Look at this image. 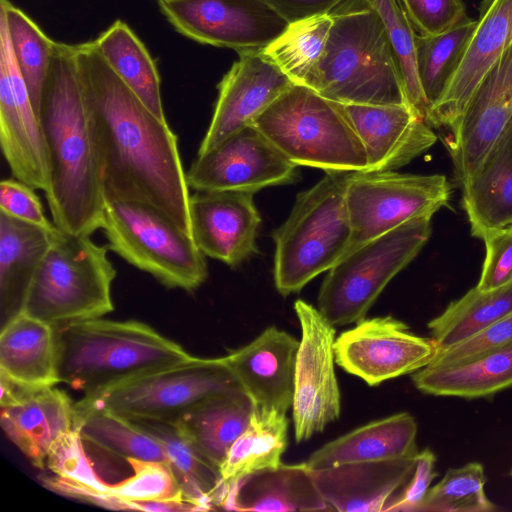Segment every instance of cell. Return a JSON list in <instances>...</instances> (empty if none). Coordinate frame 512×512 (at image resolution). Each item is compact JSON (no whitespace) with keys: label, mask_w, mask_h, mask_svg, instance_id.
Returning a JSON list of instances; mask_svg holds the SVG:
<instances>
[{"label":"cell","mask_w":512,"mask_h":512,"mask_svg":"<svg viewBox=\"0 0 512 512\" xmlns=\"http://www.w3.org/2000/svg\"><path fill=\"white\" fill-rule=\"evenodd\" d=\"M105 200L149 205L192 236L178 138L110 68L94 41L74 45Z\"/></svg>","instance_id":"obj_1"},{"label":"cell","mask_w":512,"mask_h":512,"mask_svg":"<svg viewBox=\"0 0 512 512\" xmlns=\"http://www.w3.org/2000/svg\"><path fill=\"white\" fill-rule=\"evenodd\" d=\"M38 120L49 169L44 192L53 223L76 235L100 229L105 203L74 45L56 42Z\"/></svg>","instance_id":"obj_2"},{"label":"cell","mask_w":512,"mask_h":512,"mask_svg":"<svg viewBox=\"0 0 512 512\" xmlns=\"http://www.w3.org/2000/svg\"><path fill=\"white\" fill-rule=\"evenodd\" d=\"M55 335L59 382L83 397L193 357L138 321L89 319L56 328Z\"/></svg>","instance_id":"obj_3"},{"label":"cell","mask_w":512,"mask_h":512,"mask_svg":"<svg viewBox=\"0 0 512 512\" xmlns=\"http://www.w3.org/2000/svg\"><path fill=\"white\" fill-rule=\"evenodd\" d=\"M330 15L323 54L304 85L342 104H408L376 10L367 0H346Z\"/></svg>","instance_id":"obj_4"},{"label":"cell","mask_w":512,"mask_h":512,"mask_svg":"<svg viewBox=\"0 0 512 512\" xmlns=\"http://www.w3.org/2000/svg\"><path fill=\"white\" fill-rule=\"evenodd\" d=\"M291 163L327 172L366 171L364 145L342 103L293 83L251 123Z\"/></svg>","instance_id":"obj_5"},{"label":"cell","mask_w":512,"mask_h":512,"mask_svg":"<svg viewBox=\"0 0 512 512\" xmlns=\"http://www.w3.org/2000/svg\"><path fill=\"white\" fill-rule=\"evenodd\" d=\"M350 172H327L299 193L286 221L273 232L274 282L282 296L300 291L347 252L352 228L346 203Z\"/></svg>","instance_id":"obj_6"},{"label":"cell","mask_w":512,"mask_h":512,"mask_svg":"<svg viewBox=\"0 0 512 512\" xmlns=\"http://www.w3.org/2000/svg\"><path fill=\"white\" fill-rule=\"evenodd\" d=\"M108 246L88 235L55 228L51 245L28 290L22 313L53 328L102 318L114 310L116 269Z\"/></svg>","instance_id":"obj_7"},{"label":"cell","mask_w":512,"mask_h":512,"mask_svg":"<svg viewBox=\"0 0 512 512\" xmlns=\"http://www.w3.org/2000/svg\"><path fill=\"white\" fill-rule=\"evenodd\" d=\"M100 229L109 250L167 288L193 292L208 277L205 255L192 236L149 205L105 200Z\"/></svg>","instance_id":"obj_8"},{"label":"cell","mask_w":512,"mask_h":512,"mask_svg":"<svg viewBox=\"0 0 512 512\" xmlns=\"http://www.w3.org/2000/svg\"><path fill=\"white\" fill-rule=\"evenodd\" d=\"M431 218L410 220L344 255L322 282L317 300L320 313L333 326L365 318L391 279L428 241Z\"/></svg>","instance_id":"obj_9"},{"label":"cell","mask_w":512,"mask_h":512,"mask_svg":"<svg viewBox=\"0 0 512 512\" xmlns=\"http://www.w3.org/2000/svg\"><path fill=\"white\" fill-rule=\"evenodd\" d=\"M241 387L221 358L192 357L80 400L130 420L175 421L205 398Z\"/></svg>","instance_id":"obj_10"},{"label":"cell","mask_w":512,"mask_h":512,"mask_svg":"<svg viewBox=\"0 0 512 512\" xmlns=\"http://www.w3.org/2000/svg\"><path fill=\"white\" fill-rule=\"evenodd\" d=\"M450 196L444 175L350 172L346 203L352 238L346 254L410 220L432 217L448 205Z\"/></svg>","instance_id":"obj_11"},{"label":"cell","mask_w":512,"mask_h":512,"mask_svg":"<svg viewBox=\"0 0 512 512\" xmlns=\"http://www.w3.org/2000/svg\"><path fill=\"white\" fill-rule=\"evenodd\" d=\"M294 309L301 326L292 405L294 435L299 443L338 419L341 397L334 369V326L304 300H297Z\"/></svg>","instance_id":"obj_12"},{"label":"cell","mask_w":512,"mask_h":512,"mask_svg":"<svg viewBox=\"0 0 512 512\" xmlns=\"http://www.w3.org/2000/svg\"><path fill=\"white\" fill-rule=\"evenodd\" d=\"M158 5L180 34L237 52L263 50L290 24L265 0H173Z\"/></svg>","instance_id":"obj_13"},{"label":"cell","mask_w":512,"mask_h":512,"mask_svg":"<svg viewBox=\"0 0 512 512\" xmlns=\"http://www.w3.org/2000/svg\"><path fill=\"white\" fill-rule=\"evenodd\" d=\"M439 347L431 337L414 334L392 316L361 319L335 339V362L346 372L376 386L426 367Z\"/></svg>","instance_id":"obj_14"},{"label":"cell","mask_w":512,"mask_h":512,"mask_svg":"<svg viewBox=\"0 0 512 512\" xmlns=\"http://www.w3.org/2000/svg\"><path fill=\"white\" fill-rule=\"evenodd\" d=\"M296 167L257 128L248 125L197 155L186 178L194 191L253 194L294 182Z\"/></svg>","instance_id":"obj_15"},{"label":"cell","mask_w":512,"mask_h":512,"mask_svg":"<svg viewBox=\"0 0 512 512\" xmlns=\"http://www.w3.org/2000/svg\"><path fill=\"white\" fill-rule=\"evenodd\" d=\"M0 143L14 178L44 192L49 169L39 120L0 14Z\"/></svg>","instance_id":"obj_16"},{"label":"cell","mask_w":512,"mask_h":512,"mask_svg":"<svg viewBox=\"0 0 512 512\" xmlns=\"http://www.w3.org/2000/svg\"><path fill=\"white\" fill-rule=\"evenodd\" d=\"M512 125V43L489 68L474 91L457 135L448 142L455 175L467 185Z\"/></svg>","instance_id":"obj_17"},{"label":"cell","mask_w":512,"mask_h":512,"mask_svg":"<svg viewBox=\"0 0 512 512\" xmlns=\"http://www.w3.org/2000/svg\"><path fill=\"white\" fill-rule=\"evenodd\" d=\"M238 54L239 59L218 84L213 115L197 155L251 125L258 115L293 84L263 50H246Z\"/></svg>","instance_id":"obj_18"},{"label":"cell","mask_w":512,"mask_h":512,"mask_svg":"<svg viewBox=\"0 0 512 512\" xmlns=\"http://www.w3.org/2000/svg\"><path fill=\"white\" fill-rule=\"evenodd\" d=\"M512 43V0H483L477 26L451 82L430 108L427 122L446 131L445 143L458 133L468 103L489 68Z\"/></svg>","instance_id":"obj_19"},{"label":"cell","mask_w":512,"mask_h":512,"mask_svg":"<svg viewBox=\"0 0 512 512\" xmlns=\"http://www.w3.org/2000/svg\"><path fill=\"white\" fill-rule=\"evenodd\" d=\"M252 195L238 191L190 194L192 238L205 256L236 267L258 252L261 216Z\"/></svg>","instance_id":"obj_20"},{"label":"cell","mask_w":512,"mask_h":512,"mask_svg":"<svg viewBox=\"0 0 512 512\" xmlns=\"http://www.w3.org/2000/svg\"><path fill=\"white\" fill-rule=\"evenodd\" d=\"M367 154L366 171H393L432 147L437 135L408 104H343Z\"/></svg>","instance_id":"obj_21"},{"label":"cell","mask_w":512,"mask_h":512,"mask_svg":"<svg viewBox=\"0 0 512 512\" xmlns=\"http://www.w3.org/2000/svg\"><path fill=\"white\" fill-rule=\"evenodd\" d=\"M300 342L274 326L224 360L256 407L286 413L293 405Z\"/></svg>","instance_id":"obj_22"},{"label":"cell","mask_w":512,"mask_h":512,"mask_svg":"<svg viewBox=\"0 0 512 512\" xmlns=\"http://www.w3.org/2000/svg\"><path fill=\"white\" fill-rule=\"evenodd\" d=\"M74 403L55 386H26L13 403L1 407V427L30 462L44 470L55 443L74 429Z\"/></svg>","instance_id":"obj_23"},{"label":"cell","mask_w":512,"mask_h":512,"mask_svg":"<svg viewBox=\"0 0 512 512\" xmlns=\"http://www.w3.org/2000/svg\"><path fill=\"white\" fill-rule=\"evenodd\" d=\"M415 457L346 463L312 469L314 482L333 510L380 512L410 479Z\"/></svg>","instance_id":"obj_24"},{"label":"cell","mask_w":512,"mask_h":512,"mask_svg":"<svg viewBox=\"0 0 512 512\" xmlns=\"http://www.w3.org/2000/svg\"><path fill=\"white\" fill-rule=\"evenodd\" d=\"M218 508L235 511H332L307 463L283 464L223 484Z\"/></svg>","instance_id":"obj_25"},{"label":"cell","mask_w":512,"mask_h":512,"mask_svg":"<svg viewBox=\"0 0 512 512\" xmlns=\"http://www.w3.org/2000/svg\"><path fill=\"white\" fill-rule=\"evenodd\" d=\"M56 226H38L0 212L1 327L22 313L36 272Z\"/></svg>","instance_id":"obj_26"},{"label":"cell","mask_w":512,"mask_h":512,"mask_svg":"<svg viewBox=\"0 0 512 512\" xmlns=\"http://www.w3.org/2000/svg\"><path fill=\"white\" fill-rule=\"evenodd\" d=\"M417 423L400 412L358 427L314 451L307 465L320 469L346 463L415 457Z\"/></svg>","instance_id":"obj_27"},{"label":"cell","mask_w":512,"mask_h":512,"mask_svg":"<svg viewBox=\"0 0 512 512\" xmlns=\"http://www.w3.org/2000/svg\"><path fill=\"white\" fill-rule=\"evenodd\" d=\"M254 409L248 394L235 387L210 395L172 422L219 469Z\"/></svg>","instance_id":"obj_28"},{"label":"cell","mask_w":512,"mask_h":512,"mask_svg":"<svg viewBox=\"0 0 512 512\" xmlns=\"http://www.w3.org/2000/svg\"><path fill=\"white\" fill-rule=\"evenodd\" d=\"M0 374L32 387L60 383L55 328L24 313L2 326Z\"/></svg>","instance_id":"obj_29"},{"label":"cell","mask_w":512,"mask_h":512,"mask_svg":"<svg viewBox=\"0 0 512 512\" xmlns=\"http://www.w3.org/2000/svg\"><path fill=\"white\" fill-rule=\"evenodd\" d=\"M462 189L473 236L512 225V125Z\"/></svg>","instance_id":"obj_30"},{"label":"cell","mask_w":512,"mask_h":512,"mask_svg":"<svg viewBox=\"0 0 512 512\" xmlns=\"http://www.w3.org/2000/svg\"><path fill=\"white\" fill-rule=\"evenodd\" d=\"M412 381L428 395L489 398L512 387V346L458 365L426 366L412 374Z\"/></svg>","instance_id":"obj_31"},{"label":"cell","mask_w":512,"mask_h":512,"mask_svg":"<svg viewBox=\"0 0 512 512\" xmlns=\"http://www.w3.org/2000/svg\"><path fill=\"white\" fill-rule=\"evenodd\" d=\"M74 411V429L86 447L127 462L130 459L167 462L162 443L137 422L82 400L74 403Z\"/></svg>","instance_id":"obj_32"},{"label":"cell","mask_w":512,"mask_h":512,"mask_svg":"<svg viewBox=\"0 0 512 512\" xmlns=\"http://www.w3.org/2000/svg\"><path fill=\"white\" fill-rule=\"evenodd\" d=\"M163 445L184 498L200 511L218 508L222 489L219 469L214 466L172 421L133 420Z\"/></svg>","instance_id":"obj_33"},{"label":"cell","mask_w":512,"mask_h":512,"mask_svg":"<svg viewBox=\"0 0 512 512\" xmlns=\"http://www.w3.org/2000/svg\"><path fill=\"white\" fill-rule=\"evenodd\" d=\"M94 42L115 74L153 114L167 121L156 63L133 30L116 20Z\"/></svg>","instance_id":"obj_34"},{"label":"cell","mask_w":512,"mask_h":512,"mask_svg":"<svg viewBox=\"0 0 512 512\" xmlns=\"http://www.w3.org/2000/svg\"><path fill=\"white\" fill-rule=\"evenodd\" d=\"M288 424L286 413L255 406L247 428L219 467L222 483L280 465L288 443Z\"/></svg>","instance_id":"obj_35"},{"label":"cell","mask_w":512,"mask_h":512,"mask_svg":"<svg viewBox=\"0 0 512 512\" xmlns=\"http://www.w3.org/2000/svg\"><path fill=\"white\" fill-rule=\"evenodd\" d=\"M52 475L42 478L45 486L59 494L119 510V504L110 494V484L96 473L84 442L73 429L53 446L45 462Z\"/></svg>","instance_id":"obj_36"},{"label":"cell","mask_w":512,"mask_h":512,"mask_svg":"<svg viewBox=\"0 0 512 512\" xmlns=\"http://www.w3.org/2000/svg\"><path fill=\"white\" fill-rule=\"evenodd\" d=\"M512 313V283L482 291L477 287L452 301L427 326L439 349L457 344Z\"/></svg>","instance_id":"obj_37"},{"label":"cell","mask_w":512,"mask_h":512,"mask_svg":"<svg viewBox=\"0 0 512 512\" xmlns=\"http://www.w3.org/2000/svg\"><path fill=\"white\" fill-rule=\"evenodd\" d=\"M477 26L469 17L436 35H416V68L422 92L430 108L451 82Z\"/></svg>","instance_id":"obj_38"},{"label":"cell","mask_w":512,"mask_h":512,"mask_svg":"<svg viewBox=\"0 0 512 512\" xmlns=\"http://www.w3.org/2000/svg\"><path fill=\"white\" fill-rule=\"evenodd\" d=\"M0 14L5 19L17 67L38 117L41 94L56 42L8 0H0Z\"/></svg>","instance_id":"obj_39"},{"label":"cell","mask_w":512,"mask_h":512,"mask_svg":"<svg viewBox=\"0 0 512 512\" xmlns=\"http://www.w3.org/2000/svg\"><path fill=\"white\" fill-rule=\"evenodd\" d=\"M332 26L330 14L290 23L286 31L263 49L293 83L304 85L319 62Z\"/></svg>","instance_id":"obj_40"},{"label":"cell","mask_w":512,"mask_h":512,"mask_svg":"<svg viewBox=\"0 0 512 512\" xmlns=\"http://www.w3.org/2000/svg\"><path fill=\"white\" fill-rule=\"evenodd\" d=\"M384 25L409 106L426 121L429 105L416 68L415 32L400 0H367Z\"/></svg>","instance_id":"obj_41"},{"label":"cell","mask_w":512,"mask_h":512,"mask_svg":"<svg viewBox=\"0 0 512 512\" xmlns=\"http://www.w3.org/2000/svg\"><path fill=\"white\" fill-rule=\"evenodd\" d=\"M486 475L480 462L449 468L429 488L416 512H493L497 505L485 492Z\"/></svg>","instance_id":"obj_42"},{"label":"cell","mask_w":512,"mask_h":512,"mask_svg":"<svg viewBox=\"0 0 512 512\" xmlns=\"http://www.w3.org/2000/svg\"><path fill=\"white\" fill-rule=\"evenodd\" d=\"M132 474L110 484V494L117 500L120 510L139 501L186 500L176 477L167 462L130 459Z\"/></svg>","instance_id":"obj_43"},{"label":"cell","mask_w":512,"mask_h":512,"mask_svg":"<svg viewBox=\"0 0 512 512\" xmlns=\"http://www.w3.org/2000/svg\"><path fill=\"white\" fill-rule=\"evenodd\" d=\"M509 346H512V313L468 339L438 349L435 357L427 366L458 365Z\"/></svg>","instance_id":"obj_44"},{"label":"cell","mask_w":512,"mask_h":512,"mask_svg":"<svg viewBox=\"0 0 512 512\" xmlns=\"http://www.w3.org/2000/svg\"><path fill=\"white\" fill-rule=\"evenodd\" d=\"M486 255L476 287L482 291L512 283V225L483 231Z\"/></svg>","instance_id":"obj_45"},{"label":"cell","mask_w":512,"mask_h":512,"mask_svg":"<svg viewBox=\"0 0 512 512\" xmlns=\"http://www.w3.org/2000/svg\"><path fill=\"white\" fill-rule=\"evenodd\" d=\"M418 35L440 34L465 18L463 0H400Z\"/></svg>","instance_id":"obj_46"},{"label":"cell","mask_w":512,"mask_h":512,"mask_svg":"<svg viewBox=\"0 0 512 512\" xmlns=\"http://www.w3.org/2000/svg\"><path fill=\"white\" fill-rule=\"evenodd\" d=\"M436 460V455L431 449L419 451L415 456V466L410 479L387 503L383 511L416 512L432 481L438 476L435 470Z\"/></svg>","instance_id":"obj_47"},{"label":"cell","mask_w":512,"mask_h":512,"mask_svg":"<svg viewBox=\"0 0 512 512\" xmlns=\"http://www.w3.org/2000/svg\"><path fill=\"white\" fill-rule=\"evenodd\" d=\"M0 212L38 226H55L47 219L34 188L16 178L0 183Z\"/></svg>","instance_id":"obj_48"},{"label":"cell","mask_w":512,"mask_h":512,"mask_svg":"<svg viewBox=\"0 0 512 512\" xmlns=\"http://www.w3.org/2000/svg\"><path fill=\"white\" fill-rule=\"evenodd\" d=\"M289 23L330 14L346 0H265Z\"/></svg>","instance_id":"obj_49"},{"label":"cell","mask_w":512,"mask_h":512,"mask_svg":"<svg viewBox=\"0 0 512 512\" xmlns=\"http://www.w3.org/2000/svg\"><path fill=\"white\" fill-rule=\"evenodd\" d=\"M157 1L159 2V1H173V0H157Z\"/></svg>","instance_id":"obj_50"},{"label":"cell","mask_w":512,"mask_h":512,"mask_svg":"<svg viewBox=\"0 0 512 512\" xmlns=\"http://www.w3.org/2000/svg\"><path fill=\"white\" fill-rule=\"evenodd\" d=\"M510 476L512 477V467H511V469H510Z\"/></svg>","instance_id":"obj_51"}]
</instances>
